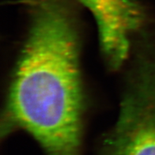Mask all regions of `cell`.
<instances>
[{"mask_svg":"<svg viewBox=\"0 0 155 155\" xmlns=\"http://www.w3.org/2000/svg\"><path fill=\"white\" fill-rule=\"evenodd\" d=\"M29 27L15 66L2 135L19 129L47 155H81L80 37L70 0H21Z\"/></svg>","mask_w":155,"mask_h":155,"instance_id":"obj_1","label":"cell"},{"mask_svg":"<svg viewBox=\"0 0 155 155\" xmlns=\"http://www.w3.org/2000/svg\"><path fill=\"white\" fill-rule=\"evenodd\" d=\"M101 155H155V57L139 59Z\"/></svg>","mask_w":155,"mask_h":155,"instance_id":"obj_2","label":"cell"},{"mask_svg":"<svg viewBox=\"0 0 155 155\" xmlns=\"http://www.w3.org/2000/svg\"><path fill=\"white\" fill-rule=\"evenodd\" d=\"M91 12L97 25L102 53L117 69L128 55L130 42L145 18L135 0H79Z\"/></svg>","mask_w":155,"mask_h":155,"instance_id":"obj_3","label":"cell"}]
</instances>
